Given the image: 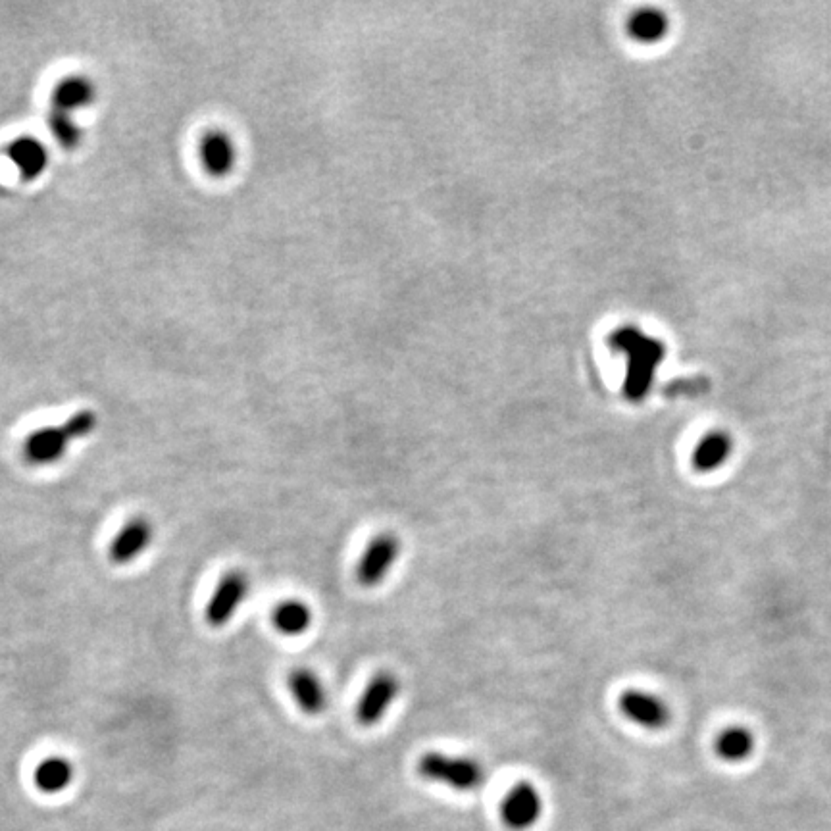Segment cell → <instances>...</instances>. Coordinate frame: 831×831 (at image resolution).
<instances>
[{
  "mask_svg": "<svg viewBox=\"0 0 831 831\" xmlns=\"http://www.w3.org/2000/svg\"><path fill=\"white\" fill-rule=\"evenodd\" d=\"M610 345L626 354L628 372L624 393L631 403L643 401L655 381L656 370L666 358V345L658 337L647 335L635 326H624L610 335Z\"/></svg>",
  "mask_w": 831,
  "mask_h": 831,
  "instance_id": "6da1fadb",
  "label": "cell"
},
{
  "mask_svg": "<svg viewBox=\"0 0 831 831\" xmlns=\"http://www.w3.org/2000/svg\"><path fill=\"white\" fill-rule=\"evenodd\" d=\"M418 772L424 780L441 783L454 791H476L485 783V768L470 756L426 753L418 762Z\"/></svg>",
  "mask_w": 831,
  "mask_h": 831,
  "instance_id": "7a4b0ae2",
  "label": "cell"
},
{
  "mask_svg": "<svg viewBox=\"0 0 831 831\" xmlns=\"http://www.w3.org/2000/svg\"><path fill=\"white\" fill-rule=\"evenodd\" d=\"M403 551L399 535L393 531H381L372 537L356 566V580L362 587H378L397 564Z\"/></svg>",
  "mask_w": 831,
  "mask_h": 831,
  "instance_id": "3957f363",
  "label": "cell"
},
{
  "mask_svg": "<svg viewBox=\"0 0 831 831\" xmlns=\"http://www.w3.org/2000/svg\"><path fill=\"white\" fill-rule=\"evenodd\" d=\"M249 591H251V583L243 572L239 570L227 572L226 576L218 581L206 605V612H204L206 622L212 628L227 626L235 618L237 610L245 603Z\"/></svg>",
  "mask_w": 831,
  "mask_h": 831,
  "instance_id": "277c9868",
  "label": "cell"
},
{
  "mask_svg": "<svg viewBox=\"0 0 831 831\" xmlns=\"http://www.w3.org/2000/svg\"><path fill=\"white\" fill-rule=\"evenodd\" d=\"M399 691H401V683L393 672L389 670L378 672L366 685L358 701V706H356L358 722L362 726H376L397 701Z\"/></svg>",
  "mask_w": 831,
  "mask_h": 831,
  "instance_id": "5b68a950",
  "label": "cell"
},
{
  "mask_svg": "<svg viewBox=\"0 0 831 831\" xmlns=\"http://www.w3.org/2000/svg\"><path fill=\"white\" fill-rule=\"evenodd\" d=\"M543 814V799L537 787L529 781H518L501 805L503 822L514 831H526L539 822Z\"/></svg>",
  "mask_w": 831,
  "mask_h": 831,
  "instance_id": "8992f818",
  "label": "cell"
},
{
  "mask_svg": "<svg viewBox=\"0 0 831 831\" xmlns=\"http://www.w3.org/2000/svg\"><path fill=\"white\" fill-rule=\"evenodd\" d=\"M74 441L72 431L68 426H47V428L37 429L33 431L24 443V454L31 464H54L56 460H60L66 451L68 445Z\"/></svg>",
  "mask_w": 831,
  "mask_h": 831,
  "instance_id": "52a82bcc",
  "label": "cell"
},
{
  "mask_svg": "<svg viewBox=\"0 0 831 831\" xmlns=\"http://www.w3.org/2000/svg\"><path fill=\"white\" fill-rule=\"evenodd\" d=\"M620 710L631 722L647 730H660L670 722V708L666 703L639 689H630L620 697Z\"/></svg>",
  "mask_w": 831,
  "mask_h": 831,
  "instance_id": "ba28073f",
  "label": "cell"
},
{
  "mask_svg": "<svg viewBox=\"0 0 831 831\" xmlns=\"http://www.w3.org/2000/svg\"><path fill=\"white\" fill-rule=\"evenodd\" d=\"M151 541V522L145 518H133L114 537L110 545V558L114 564H129L147 551Z\"/></svg>",
  "mask_w": 831,
  "mask_h": 831,
  "instance_id": "9c48e42d",
  "label": "cell"
},
{
  "mask_svg": "<svg viewBox=\"0 0 831 831\" xmlns=\"http://www.w3.org/2000/svg\"><path fill=\"white\" fill-rule=\"evenodd\" d=\"M287 685H289L291 697L297 701V705L301 706L303 712L310 716H318L326 712L328 693L322 680L312 670L299 668L291 672L287 678Z\"/></svg>",
  "mask_w": 831,
  "mask_h": 831,
  "instance_id": "30bf717a",
  "label": "cell"
},
{
  "mask_svg": "<svg viewBox=\"0 0 831 831\" xmlns=\"http://www.w3.org/2000/svg\"><path fill=\"white\" fill-rule=\"evenodd\" d=\"M8 158L27 181L43 176L51 164L49 149L35 137H20L8 147Z\"/></svg>",
  "mask_w": 831,
  "mask_h": 831,
  "instance_id": "8fae6325",
  "label": "cell"
},
{
  "mask_svg": "<svg viewBox=\"0 0 831 831\" xmlns=\"http://www.w3.org/2000/svg\"><path fill=\"white\" fill-rule=\"evenodd\" d=\"M237 151L233 141L222 131L208 133L201 143V160L210 176L222 177L235 166Z\"/></svg>",
  "mask_w": 831,
  "mask_h": 831,
  "instance_id": "7c38bea8",
  "label": "cell"
},
{
  "mask_svg": "<svg viewBox=\"0 0 831 831\" xmlns=\"http://www.w3.org/2000/svg\"><path fill=\"white\" fill-rule=\"evenodd\" d=\"M97 97V89L91 79L85 76H70L62 79L52 91V106L54 110H62L74 114L89 106Z\"/></svg>",
  "mask_w": 831,
  "mask_h": 831,
  "instance_id": "4fadbf2b",
  "label": "cell"
},
{
  "mask_svg": "<svg viewBox=\"0 0 831 831\" xmlns=\"http://www.w3.org/2000/svg\"><path fill=\"white\" fill-rule=\"evenodd\" d=\"M733 451V441L726 431H710L697 443L693 453V468L701 474L714 472L726 464Z\"/></svg>",
  "mask_w": 831,
  "mask_h": 831,
  "instance_id": "5bb4252c",
  "label": "cell"
},
{
  "mask_svg": "<svg viewBox=\"0 0 831 831\" xmlns=\"http://www.w3.org/2000/svg\"><path fill=\"white\" fill-rule=\"evenodd\" d=\"M670 31V20L666 12L656 8H641L633 12L628 20L631 39L643 45H655L666 39Z\"/></svg>",
  "mask_w": 831,
  "mask_h": 831,
  "instance_id": "9a60e30c",
  "label": "cell"
},
{
  "mask_svg": "<svg viewBox=\"0 0 831 831\" xmlns=\"http://www.w3.org/2000/svg\"><path fill=\"white\" fill-rule=\"evenodd\" d=\"M312 608L301 599H287L274 608L272 622L283 635H303L312 626Z\"/></svg>",
  "mask_w": 831,
  "mask_h": 831,
  "instance_id": "2e32d148",
  "label": "cell"
},
{
  "mask_svg": "<svg viewBox=\"0 0 831 831\" xmlns=\"http://www.w3.org/2000/svg\"><path fill=\"white\" fill-rule=\"evenodd\" d=\"M72 780H74V766L66 758H60V756L45 758L35 768V785L39 791L47 795L62 793L64 789L70 787Z\"/></svg>",
  "mask_w": 831,
  "mask_h": 831,
  "instance_id": "e0dca14e",
  "label": "cell"
},
{
  "mask_svg": "<svg viewBox=\"0 0 831 831\" xmlns=\"http://www.w3.org/2000/svg\"><path fill=\"white\" fill-rule=\"evenodd\" d=\"M753 747H755V739L751 731L745 728H730V730L722 731L716 739V753L728 762L745 760L753 753Z\"/></svg>",
  "mask_w": 831,
  "mask_h": 831,
  "instance_id": "ac0fdd59",
  "label": "cell"
},
{
  "mask_svg": "<svg viewBox=\"0 0 831 831\" xmlns=\"http://www.w3.org/2000/svg\"><path fill=\"white\" fill-rule=\"evenodd\" d=\"M49 127H51V133L54 135L56 143L62 145L64 149H76L77 145L81 143L83 133H81V127L77 126L76 120L72 118V114L52 108L51 116H49Z\"/></svg>",
  "mask_w": 831,
  "mask_h": 831,
  "instance_id": "d6986e66",
  "label": "cell"
},
{
  "mask_svg": "<svg viewBox=\"0 0 831 831\" xmlns=\"http://www.w3.org/2000/svg\"><path fill=\"white\" fill-rule=\"evenodd\" d=\"M66 426L72 431L74 439H83L97 428V416L91 410H81L66 422Z\"/></svg>",
  "mask_w": 831,
  "mask_h": 831,
  "instance_id": "ffe728a7",
  "label": "cell"
}]
</instances>
